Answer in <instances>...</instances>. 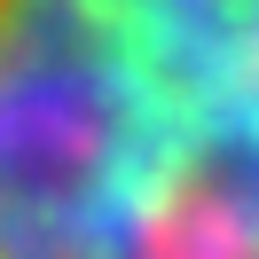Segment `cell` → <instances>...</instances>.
Returning a JSON list of instances; mask_svg holds the SVG:
<instances>
[{
    "label": "cell",
    "mask_w": 259,
    "mask_h": 259,
    "mask_svg": "<svg viewBox=\"0 0 259 259\" xmlns=\"http://www.w3.org/2000/svg\"><path fill=\"white\" fill-rule=\"evenodd\" d=\"M0 259H259V0H0Z\"/></svg>",
    "instance_id": "obj_1"
}]
</instances>
